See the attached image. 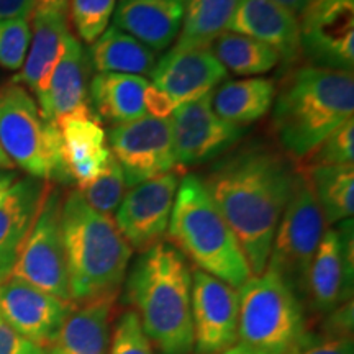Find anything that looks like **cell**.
I'll list each match as a JSON object with an SVG mask.
<instances>
[{"instance_id":"d6986e66","label":"cell","mask_w":354,"mask_h":354,"mask_svg":"<svg viewBox=\"0 0 354 354\" xmlns=\"http://www.w3.org/2000/svg\"><path fill=\"white\" fill-rule=\"evenodd\" d=\"M228 32L272 48L281 63L290 66L302 57L299 17L272 0H238Z\"/></svg>"},{"instance_id":"ba28073f","label":"cell","mask_w":354,"mask_h":354,"mask_svg":"<svg viewBox=\"0 0 354 354\" xmlns=\"http://www.w3.org/2000/svg\"><path fill=\"white\" fill-rule=\"evenodd\" d=\"M325 225L308 174L299 171L294 192L274 234L266 269L276 272L302 302L310 263L326 232Z\"/></svg>"},{"instance_id":"2e32d148","label":"cell","mask_w":354,"mask_h":354,"mask_svg":"<svg viewBox=\"0 0 354 354\" xmlns=\"http://www.w3.org/2000/svg\"><path fill=\"white\" fill-rule=\"evenodd\" d=\"M74 310L66 302L19 277L0 281V315L25 338L48 348Z\"/></svg>"},{"instance_id":"f546056e","label":"cell","mask_w":354,"mask_h":354,"mask_svg":"<svg viewBox=\"0 0 354 354\" xmlns=\"http://www.w3.org/2000/svg\"><path fill=\"white\" fill-rule=\"evenodd\" d=\"M216 59L236 76H259L281 63L272 48L243 35L225 32L210 46Z\"/></svg>"},{"instance_id":"9c48e42d","label":"cell","mask_w":354,"mask_h":354,"mask_svg":"<svg viewBox=\"0 0 354 354\" xmlns=\"http://www.w3.org/2000/svg\"><path fill=\"white\" fill-rule=\"evenodd\" d=\"M63 198V192L56 184L46 183L38 214L20 248L10 276L57 299L73 302L61 230Z\"/></svg>"},{"instance_id":"cb8c5ba5","label":"cell","mask_w":354,"mask_h":354,"mask_svg":"<svg viewBox=\"0 0 354 354\" xmlns=\"http://www.w3.org/2000/svg\"><path fill=\"white\" fill-rule=\"evenodd\" d=\"M112 304L113 297H110L74 307L48 346V354H109Z\"/></svg>"},{"instance_id":"83f0119b","label":"cell","mask_w":354,"mask_h":354,"mask_svg":"<svg viewBox=\"0 0 354 354\" xmlns=\"http://www.w3.org/2000/svg\"><path fill=\"white\" fill-rule=\"evenodd\" d=\"M236 6L238 0H185L174 50L210 48L221 33L228 32Z\"/></svg>"},{"instance_id":"8fae6325","label":"cell","mask_w":354,"mask_h":354,"mask_svg":"<svg viewBox=\"0 0 354 354\" xmlns=\"http://www.w3.org/2000/svg\"><path fill=\"white\" fill-rule=\"evenodd\" d=\"M176 165L198 166L215 161L241 143L250 127L230 123L212 109V94L177 105L169 117Z\"/></svg>"},{"instance_id":"f35d334b","label":"cell","mask_w":354,"mask_h":354,"mask_svg":"<svg viewBox=\"0 0 354 354\" xmlns=\"http://www.w3.org/2000/svg\"><path fill=\"white\" fill-rule=\"evenodd\" d=\"M353 299L328 313L323 331L336 336H353Z\"/></svg>"},{"instance_id":"836d02e7","label":"cell","mask_w":354,"mask_h":354,"mask_svg":"<svg viewBox=\"0 0 354 354\" xmlns=\"http://www.w3.org/2000/svg\"><path fill=\"white\" fill-rule=\"evenodd\" d=\"M32 39V26L28 20L0 21V66L17 71L25 63Z\"/></svg>"},{"instance_id":"ac0fdd59","label":"cell","mask_w":354,"mask_h":354,"mask_svg":"<svg viewBox=\"0 0 354 354\" xmlns=\"http://www.w3.org/2000/svg\"><path fill=\"white\" fill-rule=\"evenodd\" d=\"M87 71V53L82 43L71 33L46 88L35 99L46 120L56 123L63 117H95L88 104Z\"/></svg>"},{"instance_id":"ee69618b","label":"cell","mask_w":354,"mask_h":354,"mask_svg":"<svg viewBox=\"0 0 354 354\" xmlns=\"http://www.w3.org/2000/svg\"><path fill=\"white\" fill-rule=\"evenodd\" d=\"M220 354H268V353H264V351H261V349H256L253 346H250V344H246V343L238 342L236 344H233L232 348H228L227 351H223Z\"/></svg>"},{"instance_id":"5b68a950","label":"cell","mask_w":354,"mask_h":354,"mask_svg":"<svg viewBox=\"0 0 354 354\" xmlns=\"http://www.w3.org/2000/svg\"><path fill=\"white\" fill-rule=\"evenodd\" d=\"M167 234L197 269L234 289L253 276L240 241L197 174L180 177Z\"/></svg>"},{"instance_id":"52a82bcc","label":"cell","mask_w":354,"mask_h":354,"mask_svg":"<svg viewBox=\"0 0 354 354\" xmlns=\"http://www.w3.org/2000/svg\"><path fill=\"white\" fill-rule=\"evenodd\" d=\"M238 342L268 354H287L307 333L305 305L271 269L238 289Z\"/></svg>"},{"instance_id":"9a60e30c","label":"cell","mask_w":354,"mask_h":354,"mask_svg":"<svg viewBox=\"0 0 354 354\" xmlns=\"http://www.w3.org/2000/svg\"><path fill=\"white\" fill-rule=\"evenodd\" d=\"M238 289L210 274L192 272L194 353L220 354L238 343Z\"/></svg>"},{"instance_id":"60d3db41","label":"cell","mask_w":354,"mask_h":354,"mask_svg":"<svg viewBox=\"0 0 354 354\" xmlns=\"http://www.w3.org/2000/svg\"><path fill=\"white\" fill-rule=\"evenodd\" d=\"M71 0H33L35 10L43 13H59V15H68Z\"/></svg>"},{"instance_id":"8d00e7d4","label":"cell","mask_w":354,"mask_h":354,"mask_svg":"<svg viewBox=\"0 0 354 354\" xmlns=\"http://www.w3.org/2000/svg\"><path fill=\"white\" fill-rule=\"evenodd\" d=\"M0 354H48V348L25 338L0 315Z\"/></svg>"},{"instance_id":"603a6c76","label":"cell","mask_w":354,"mask_h":354,"mask_svg":"<svg viewBox=\"0 0 354 354\" xmlns=\"http://www.w3.org/2000/svg\"><path fill=\"white\" fill-rule=\"evenodd\" d=\"M32 39L28 53L20 73L12 79L13 82L32 91L35 97L43 94L50 76L64 50L66 39L71 35L68 15L59 13L33 12Z\"/></svg>"},{"instance_id":"f6af8a7d","label":"cell","mask_w":354,"mask_h":354,"mask_svg":"<svg viewBox=\"0 0 354 354\" xmlns=\"http://www.w3.org/2000/svg\"><path fill=\"white\" fill-rule=\"evenodd\" d=\"M12 167H13L12 161L8 159L7 154L3 153L2 146H0V171H8V169H12Z\"/></svg>"},{"instance_id":"d6a6232c","label":"cell","mask_w":354,"mask_h":354,"mask_svg":"<svg viewBox=\"0 0 354 354\" xmlns=\"http://www.w3.org/2000/svg\"><path fill=\"white\" fill-rule=\"evenodd\" d=\"M310 167L315 166H349L354 159V118H349L333 130L313 149ZM307 156V158H308Z\"/></svg>"},{"instance_id":"ab89813d","label":"cell","mask_w":354,"mask_h":354,"mask_svg":"<svg viewBox=\"0 0 354 354\" xmlns=\"http://www.w3.org/2000/svg\"><path fill=\"white\" fill-rule=\"evenodd\" d=\"M33 0H0V21L30 20L33 15Z\"/></svg>"},{"instance_id":"277c9868","label":"cell","mask_w":354,"mask_h":354,"mask_svg":"<svg viewBox=\"0 0 354 354\" xmlns=\"http://www.w3.org/2000/svg\"><path fill=\"white\" fill-rule=\"evenodd\" d=\"M61 230L74 304L117 295L128 272L133 250L112 216L87 205L76 189L63 198Z\"/></svg>"},{"instance_id":"8992f818","label":"cell","mask_w":354,"mask_h":354,"mask_svg":"<svg viewBox=\"0 0 354 354\" xmlns=\"http://www.w3.org/2000/svg\"><path fill=\"white\" fill-rule=\"evenodd\" d=\"M0 146L12 165L30 177L51 184L73 183L59 128L43 117L30 91L13 81L0 87Z\"/></svg>"},{"instance_id":"f1b7e54d","label":"cell","mask_w":354,"mask_h":354,"mask_svg":"<svg viewBox=\"0 0 354 354\" xmlns=\"http://www.w3.org/2000/svg\"><path fill=\"white\" fill-rule=\"evenodd\" d=\"M325 223L335 225L353 218L354 167L315 166L307 172Z\"/></svg>"},{"instance_id":"4fadbf2b","label":"cell","mask_w":354,"mask_h":354,"mask_svg":"<svg viewBox=\"0 0 354 354\" xmlns=\"http://www.w3.org/2000/svg\"><path fill=\"white\" fill-rule=\"evenodd\" d=\"M179 183L174 169L135 185L122 198L113 221L131 250L143 253L165 240Z\"/></svg>"},{"instance_id":"30bf717a","label":"cell","mask_w":354,"mask_h":354,"mask_svg":"<svg viewBox=\"0 0 354 354\" xmlns=\"http://www.w3.org/2000/svg\"><path fill=\"white\" fill-rule=\"evenodd\" d=\"M109 148L122 167L127 189L176 169L174 140L169 118L149 115L109 131Z\"/></svg>"},{"instance_id":"4dcf8cb0","label":"cell","mask_w":354,"mask_h":354,"mask_svg":"<svg viewBox=\"0 0 354 354\" xmlns=\"http://www.w3.org/2000/svg\"><path fill=\"white\" fill-rule=\"evenodd\" d=\"M76 190L87 202L88 207L104 215H112L120 205L122 198L127 194L125 177L117 159L110 158L107 167L100 172L91 183L79 185Z\"/></svg>"},{"instance_id":"74e56055","label":"cell","mask_w":354,"mask_h":354,"mask_svg":"<svg viewBox=\"0 0 354 354\" xmlns=\"http://www.w3.org/2000/svg\"><path fill=\"white\" fill-rule=\"evenodd\" d=\"M143 102L146 115L154 118H169L177 107L174 100H172L165 91L153 86V84H149V86L146 87Z\"/></svg>"},{"instance_id":"e0dca14e","label":"cell","mask_w":354,"mask_h":354,"mask_svg":"<svg viewBox=\"0 0 354 354\" xmlns=\"http://www.w3.org/2000/svg\"><path fill=\"white\" fill-rule=\"evenodd\" d=\"M153 86L165 91L176 105L212 94L228 77V71L210 48L169 50L151 71Z\"/></svg>"},{"instance_id":"1f68e13d","label":"cell","mask_w":354,"mask_h":354,"mask_svg":"<svg viewBox=\"0 0 354 354\" xmlns=\"http://www.w3.org/2000/svg\"><path fill=\"white\" fill-rule=\"evenodd\" d=\"M115 12V0H71V21L82 41L92 44L109 28Z\"/></svg>"},{"instance_id":"d590c367","label":"cell","mask_w":354,"mask_h":354,"mask_svg":"<svg viewBox=\"0 0 354 354\" xmlns=\"http://www.w3.org/2000/svg\"><path fill=\"white\" fill-rule=\"evenodd\" d=\"M287 354H354L353 336L307 331Z\"/></svg>"},{"instance_id":"484cf974","label":"cell","mask_w":354,"mask_h":354,"mask_svg":"<svg viewBox=\"0 0 354 354\" xmlns=\"http://www.w3.org/2000/svg\"><path fill=\"white\" fill-rule=\"evenodd\" d=\"M276 92L277 87L272 79L248 77L227 81L212 92V109L223 120L250 127L269 113Z\"/></svg>"},{"instance_id":"b9f144b4","label":"cell","mask_w":354,"mask_h":354,"mask_svg":"<svg viewBox=\"0 0 354 354\" xmlns=\"http://www.w3.org/2000/svg\"><path fill=\"white\" fill-rule=\"evenodd\" d=\"M272 2L284 7L286 10L294 13L295 17H300L305 10H307V7L312 3V0H272Z\"/></svg>"},{"instance_id":"7c38bea8","label":"cell","mask_w":354,"mask_h":354,"mask_svg":"<svg viewBox=\"0 0 354 354\" xmlns=\"http://www.w3.org/2000/svg\"><path fill=\"white\" fill-rule=\"evenodd\" d=\"M300 17V50L308 66L353 73V0H312Z\"/></svg>"},{"instance_id":"44dd1931","label":"cell","mask_w":354,"mask_h":354,"mask_svg":"<svg viewBox=\"0 0 354 354\" xmlns=\"http://www.w3.org/2000/svg\"><path fill=\"white\" fill-rule=\"evenodd\" d=\"M46 183L17 179L0 202V281L10 276L26 234L38 214Z\"/></svg>"},{"instance_id":"7bdbcfd3","label":"cell","mask_w":354,"mask_h":354,"mask_svg":"<svg viewBox=\"0 0 354 354\" xmlns=\"http://www.w3.org/2000/svg\"><path fill=\"white\" fill-rule=\"evenodd\" d=\"M19 179L15 172H7V171H0V202L3 201V197L7 196L8 189L12 187L13 183Z\"/></svg>"},{"instance_id":"ffe728a7","label":"cell","mask_w":354,"mask_h":354,"mask_svg":"<svg viewBox=\"0 0 354 354\" xmlns=\"http://www.w3.org/2000/svg\"><path fill=\"white\" fill-rule=\"evenodd\" d=\"M184 8L185 0H120L113 26L154 53L165 51L180 32Z\"/></svg>"},{"instance_id":"e575fe53","label":"cell","mask_w":354,"mask_h":354,"mask_svg":"<svg viewBox=\"0 0 354 354\" xmlns=\"http://www.w3.org/2000/svg\"><path fill=\"white\" fill-rule=\"evenodd\" d=\"M109 354H156L141 328L138 317L131 310L118 318L110 338Z\"/></svg>"},{"instance_id":"3957f363","label":"cell","mask_w":354,"mask_h":354,"mask_svg":"<svg viewBox=\"0 0 354 354\" xmlns=\"http://www.w3.org/2000/svg\"><path fill=\"white\" fill-rule=\"evenodd\" d=\"M353 113V73L307 64L295 69L276 92L272 130L286 154L302 159Z\"/></svg>"},{"instance_id":"6da1fadb","label":"cell","mask_w":354,"mask_h":354,"mask_svg":"<svg viewBox=\"0 0 354 354\" xmlns=\"http://www.w3.org/2000/svg\"><path fill=\"white\" fill-rule=\"evenodd\" d=\"M289 154L264 141L236 146L202 179L243 248L253 276L264 272L277 225L297 183Z\"/></svg>"},{"instance_id":"bcb514c9","label":"cell","mask_w":354,"mask_h":354,"mask_svg":"<svg viewBox=\"0 0 354 354\" xmlns=\"http://www.w3.org/2000/svg\"><path fill=\"white\" fill-rule=\"evenodd\" d=\"M353 2H354V0H353Z\"/></svg>"},{"instance_id":"4316f807","label":"cell","mask_w":354,"mask_h":354,"mask_svg":"<svg viewBox=\"0 0 354 354\" xmlns=\"http://www.w3.org/2000/svg\"><path fill=\"white\" fill-rule=\"evenodd\" d=\"M87 56L97 74H130L143 77L151 74L156 64V53L117 26H109L92 43Z\"/></svg>"},{"instance_id":"7402d4cb","label":"cell","mask_w":354,"mask_h":354,"mask_svg":"<svg viewBox=\"0 0 354 354\" xmlns=\"http://www.w3.org/2000/svg\"><path fill=\"white\" fill-rule=\"evenodd\" d=\"M63 140L64 161L76 185L95 179L109 165L112 151L107 133L95 117H63L56 120Z\"/></svg>"},{"instance_id":"d4e9b609","label":"cell","mask_w":354,"mask_h":354,"mask_svg":"<svg viewBox=\"0 0 354 354\" xmlns=\"http://www.w3.org/2000/svg\"><path fill=\"white\" fill-rule=\"evenodd\" d=\"M149 81L130 74H95L88 86V104L99 120L122 125L145 117L143 95Z\"/></svg>"},{"instance_id":"7a4b0ae2","label":"cell","mask_w":354,"mask_h":354,"mask_svg":"<svg viewBox=\"0 0 354 354\" xmlns=\"http://www.w3.org/2000/svg\"><path fill=\"white\" fill-rule=\"evenodd\" d=\"M127 300L158 354H192V271L171 243L143 251L127 277Z\"/></svg>"},{"instance_id":"5bb4252c","label":"cell","mask_w":354,"mask_h":354,"mask_svg":"<svg viewBox=\"0 0 354 354\" xmlns=\"http://www.w3.org/2000/svg\"><path fill=\"white\" fill-rule=\"evenodd\" d=\"M354 279L353 218L323 234L305 282V302L318 313H330L351 300Z\"/></svg>"}]
</instances>
